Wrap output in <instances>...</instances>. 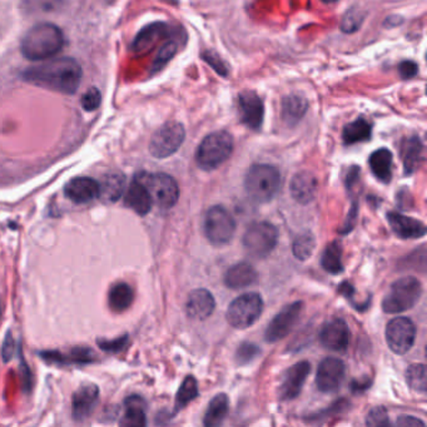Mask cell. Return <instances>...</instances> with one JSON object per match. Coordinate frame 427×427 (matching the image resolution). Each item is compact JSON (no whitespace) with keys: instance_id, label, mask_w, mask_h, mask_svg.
<instances>
[{"instance_id":"13","label":"cell","mask_w":427,"mask_h":427,"mask_svg":"<svg viewBox=\"0 0 427 427\" xmlns=\"http://www.w3.org/2000/svg\"><path fill=\"white\" fill-rule=\"evenodd\" d=\"M345 363L336 357H327L317 368L316 385L322 392H335L345 378Z\"/></svg>"},{"instance_id":"29","label":"cell","mask_w":427,"mask_h":427,"mask_svg":"<svg viewBox=\"0 0 427 427\" xmlns=\"http://www.w3.org/2000/svg\"><path fill=\"white\" fill-rule=\"evenodd\" d=\"M99 184V198L103 202L114 203L125 193V178L122 173L105 174Z\"/></svg>"},{"instance_id":"34","label":"cell","mask_w":427,"mask_h":427,"mask_svg":"<svg viewBox=\"0 0 427 427\" xmlns=\"http://www.w3.org/2000/svg\"><path fill=\"white\" fill-rule=\"evenodd\" d=\"M321 265L326 272L331 273V274H339L344 271L342 248L337 241L332 242L326 247L322 258H321Z\"/></svg>"},{"instance_id":"32","label":"cell","mask_w":427,"mask_h":427,"mask_svg":"<svg viewBox=\"0 0 427 427\" xmlns=\"http://www.w3.org/2000/svg\"><path fill=\"white\" fill-rule=\"evenodd\" d=\"M134 295L131 286L125 282H118L112 286L108 294V305L113 312H125L132 306Z\"/></svg>"},{"instance_id":"39","label":"cell","mask_w":427,"mask_h":427,"mask_svg":"<svg viewBox=\"0 0 427 427\" xmlns=\"http://www.w3.org/2000/svg\"><path fill=\"white\" fill-rule=\"evenodd\" d=\"M367 427H391L389 413L383 406L374 407L366 417Z\"/></svg>"},{"instance_id":"33","label":"cell","mask_w":427,"mask_h":427,"mask_svg":"<svg viewBox=\"0 0 427 427\" xmlns=\"http://www.w3.org/2000/svg\"><path fill=\"white\" fill-rule=\"evenodd\" d=\"M371 134H372V125H370L366 119L359 118L345 127L342 133V138L345 144L351 146L360 142H366L371 138Z\"/></svg>"},{"instance_id":"14","label":"cell","mask_w":427,"mask_h":427,"mask_svg":"<svg viewBox=\"0 0 427 427\" xmlns=\"http://www.w3.org/2000/svg\"><path fill=\"white\" fill-rule=\"evenodd\" d=\"M238 109L241 120L253 131H258L265 118V105L253 90H244L238 96Z\"/></svg>"},{"instance_id":"25","label":"cell","mask_w":427,"mask_h":427,"mask_svg":"<svg viewBox=\"0 0 427 427\" xmlns=\"http://www.w3.org/2000/svg\"><path fill=\"white\" fill-rule=\"evenodd\" d=\"M257 280V272L253 266L241 262L232 266L224 274V285L231 289H241L253 285Z\"/></svg>"},{"instance_id":"21","label":"cell","mask_w":427,"mask_h":427,"mask_svg":"<svg viewBox=\"0 0 427 427\" xmlns=\"http://www.w3.org/2000/svg\"><path fill=\"white\" fill-rule=\"evenodd\" d=\"M99 398V390L96 385L81 386V389L75 391L73 395V416L75 420L87 419L92 411L94 410Z\"/></svg>"},{"instance_id":"8","label":"cell","mask_w":427,"mask_h":427,"mask_svg":"<svg viewBox=\"0 0 427 427\" xmlns=\"http://www.w3.org/2000/svg\"><path fill=\"white\" fill-rule=\"evenodd\" d=\"M205 235L214 246L229 244L236 231V221L227 208L211 207L205 217Z\"/></svg>"},{"instance_id":"37","label":"cell","mask_w":427,"mask_h":427,"mask_svg":"<svg viewBox=\"0 0 427 427\" xmlns=\"http://www.w3.org/2000/svg\"><path fill=\"white\" fill-rule=\"evenodd\" d=\"M406 381L413 390L426 393V366L422 363L411 365L406 371Z\"/></svg>"},{"instance_id":"10","label":"cell","mask_w":427,"mask_h":427,"mask_svg":"<svg viewBox=\"0 0 427 427\" xmlns=\"http://www.w3.org/2000/svg\"><path fill=\"white\" fill-rule=\"evenodd\" d=\"M185 138L183 125L178 122H170L162 125L153 134L149 143V152L155 158H167L174 155Z\"/></svg>"},{"instance_id":"3","label":"cell","mask_w":427,"mask_h":427,"mask_svg":"<svg viewBox=\"0 0 427 427\" xmlns=\"http://www.w3.org/2000/svg\"><path fill=\"white\" fill-rule=\"evenodd\" d=\"M280 187V170L271 164L252 166L244 178V188L248 197L257 203L272 200Z\"/></svg>"},{"instance_id":"19","label":"cell","mask_w":427,"mask_h":427,"mask_svg":"<svg viewBox=\"0 0 427 427\" xmlns=\"http://www.w3.org/2000/svg\"><path fill=\"white\" fill-rule=\"evenodd\" d=\"M387 221L393 233L402 240H417L426 235V226L422 222L405 214L390 212Z\"/></svg>"},{"instance_id":"26","label":"cell","mask_w":427,"mask_h":427,"mask_svg":"<svg viewBox=\"0 0 427 427\" xmlns=\"http://www.w3.org/2000/svg\"><path fill=\"white\" fill-rule=\"evenodd\" d=\"M401 158L405 174H413L424 162V146L419 137H411L402 143Z\"/></svg>"},{"instance_id":"12","label":"cell","mask_w":427,"mask_h":427,"mask_svg":"<svg viewBox=\"0 0 427 427\" xmlns=\"http://www.w3.org/2000/svg\"><path fill=\"white\" fill-rule=\"evenodd\" d=\"M302 309V302H295L288 305L281 312H279L266 330V341L273 344V342L285 339L295 327L296 322L301 316Z\"/></svg>"},{"instance_id":"15","label":"cell","mask_w":427,"mask_h":427,"mask_svg":"<svg viewBox=\"0 0 427 427\" xmlns=\"http://www.w3.org/2000/svg\"><path fill=\"white\" fill-rule=\"evenodd\" d=\"M311 366L307 361L297 362L292 367L288 368L285 380L281 385L279 395L282 401L294 400L300 395L305 381L309 374Z\"/></svg>"},{"instance_id":"42","label":"cell","mask_w":427,"mask_h":427,"mask_svg":"<svg viewBox=\"0 0 427 427\" xmlns=\"http://www.w3.org/2000/svg\"><path fill=\"white\" fill-rule=\"evenodd\" d=\"M259 352V348H258L255 344H250V342H244L242 344L238 351L236 352V360L240 365H244V363H248L252 361Z\"/></svg>"},{"instance_id":"28","label":"cell","mask_w":427,"mask_h":427,"mask_svg":"<svg viewBox=\"0 0 427 427\" xmlns=\"http://www.w3.org/2000/svg\"><path fill=\"white\" fill-rule=\"evenodd\" d=\"M119 427H147L143 400L132 396L125 401V411L119 421Z\"/></svg>"},{"instance_id":"41","label":"cell","mask_w":427,"mask_h":427,"mask_svg":"<svg viewBox=\"0 0 427 427\" xmlns=\"http://www.w3.org/2000/svg\"><path fill=\"white\" fill-rule=\"evenodd\" d=\"M102 102V94L98 88H90L81 96V107L87 112L96 111Z\"/></svg>"},{"instance_id":"43","label":"cell","mask_w":427,"mask_h":427,"mask_svg":"<svg viewBox=\"0 0 427 427\" xmlns=\"http://www.w3.org/2000/svg\"><path fill=\"white\" fill-rule=\"evenodd\" d=\"M128 344V337L123 336L116 339H98V345L104 350L105 352H119L122 351Z\"/></svg>"},{"instance_id":"24","label":"cell","mask_w":427,"mask_h":427,"mask_svg":"<svg viewBox=\"0 0 427 427\" xmlns=\"http://www.w3.org/2000/svg\"><path fill=\"white\" fill-rule=\"evenodd\" d=\"M167 33L168 27L166 23L157 22L149 24L144 29L140 30L138 36L134 39L132 45L133 52L143 54L151 51L161 38L167 36Z\"/></svg>"},{"instance_id":"30","label":"cell","mask_w":427,"mask_h":427,"mask_svg":"<svg viewBox=\"0 0 427 427\" xmlns=\"http://www.w3.org/2000/svg\"><path fill=\"white\" fill-rule=\"evenodd\" d=\"M229 400L227 395L220 393L214 396L208 405L203 419L205 427H221L229 413Z\"/></svg>"},{"instance_id":"49","label":"cell","mask_w":427,"mask_h":427,"mask_svg":"<svg viewBox=\"0 0 427 427\" xmlns=\"http://www.w3.org/2000/svg\"><path fill=\"white\" fill-rule=\"evenodd\" d=\"M359 176H360V168L359 167H351L348 170V173H347L346 176V187L348 190H351L354 187V184L357 183Z\"/></svg>"},{"instance_id":"18","label":"cell","mask_w":427,"mask_h":427,"mask_svg":"<svg viewBox=\"0 0 427 427\" xmlns=\"http://www.w3.org/2000/svg\"><path fill=\"white\" fill-rule=\"evenodd\" d=\"M64 194L74 203H89L99 196V184L96 179L77 177L69 181L64 187Z\"/></svg>"},{"instance_id":"2","label":"cell","mask_w":427,"mask_h":427,"mask_svg":"<svg viewBox=\"0 0 427 427\" xmlns=\"http://www.w3.org/2000/svg\"><path fill=\"white\" fill-rule=\"evenodd\" d=\"M64 43V34L60 27L52 23H39L24 34L21 48L27 60L39 62L58 54Z\"/></svg>"},{"instance_id":"17","label":"cell","mask_w":427,"mask_h":427,"mask_svg":"<svg viewBox=\"0 0 427 427\" xmlns=\"http://www.w3.org/2000/svg\"><path fill=\"white\" fill-rule=\"evenodd\" d=\"M318 181L309 170H301L291 179L289 191L292 198L301 205H309L316 198Z\"/></svg>"},{"instance_id":"1","label":"cell","mask_w":427,"mask_h":427,"mask_svg":"<svg viewBox=\"0 0 427 427\" xmlns=\"http://www.w3.org/2000/svg\"><path fill=\"white\" fill-rule=\"evenodd\" d=\"M81 75L83 72L77 60L58 58L27 68L23 79L40 88L74 94L81 86Z\"/></svg>"},{"instance_id":"5","label":"cell","mask_w":427,"mask_h":427,"mask_svg":"<svg viewBox=\"0 0 427 427\" xmlns=\"http://www.w3.org/2000/svg\"><path fill=\"white\" fill-rule=\"evenodd\" d=\"M422 295V285L415 277H404L392 283L385 296L383 309L386 313H401L413 309Z\"/></svg>"},{"instance_id":"48","label":"cell","mask_w":427,"mask_h":427,"mask_svg":"<svg viewBox=\"0 0 427 427\" xmlns=\"http://www.w3.org/2000/svg\"><path fill=\"white\" fill-rule=\"evenodd\" d=\"M357 214H359V212H357V206L354 205L352 208H351V211H350L348 217H347L345 227L341 229V233H348V232H351V229H354L356 221H357Z\"/></svg>"},{"instance_id":"31","label":"cell","mask_w":427,"mask_h":427,"mask_svg":"<svg viewBox=\"0 0 427 427\" xmlns=\"http://www.w3.org/2000/svg\"><path fill=\"white\" fill-rule=\"evenodd\" d=\"M307 101L298 94L285 96L282 102V118L288 125H295L307 112Z\"/></svg>"},{"instance_id":"47","label":"cell","mask_w":427,"mask_h":427,"mask_svg":"<svg viewBox=\"0 0 427 427\" xmlns=\"http://www.w3.org/2000/svg\"><path fill=\"white\" fill-rule=\"evenodd\" d=\"M398 427H426L424 421L413 416H400L398 419Z\"/></svg>"},{"instance_id":"27","label":"cell","mask_w":427,"mask_h":427,"mask_svg":"<svg viewBox=\"0 0 427 427\" xmlns=\"http://www.w3.org/2000/svg\"><path fill=\"white\" fill-rule=\"evenodd\" d=\"M368 163L370 168L377 179H380L383 183H390L393 163V155L391 153L390 149L387 148L376 149L375 152L370 155Z\"/></svg>"},{"instance_id":"9","label":"cell","mask_w":427,"mask_h":427,"mask_svg":"<svg viewBox=\"0 0 427 427\" xmlns=\"http://www.w3.org/2000/svg\"><path fill=\"white\" fill-rule=\"evenodd\" d=\"M262 309L263 301L261 296L255 292H250L237 297L236 300L229 305L226 316L232 327L244 330L257 321L262 313Z\"/></svg>"},{"instance_id":"38","label":"cell","mask_w":427,"mask_h":427,"mask_svg":"<svg viewBox=\"0 0 427 427\" xmlns=\"http://www.w3.org/2000/svg\"><path fill=\"white\" fill-rule=\"evenodd\" d=\"M178 45L174 40H170L166 44H163L162 48L159 49L158 55L155 57V63H153V72L161 70L163 66H166L177 53Z\"/></svg>"},{"instance_id":"36","label":"cell","mask_w":427,"mask_h":427,"mask_svg":"<svg viewBox=\"0 0 427 427\" xmlns=\"http://www.w3.org/2000/svg\"><path fill=\"white\" fill-rule=\"evenodd\" d=\"M316 247L315 237L309 232L301 233L300 236L296 237L295 242L292 246L294 256L300 261H307Z\"/></svg>"},{"instance_id":"16","label":"cell","mask_w":427,"mask_h":427,"mask_svg":"<svg viewBox=\"0 0 427 427\" xmlns=\"http://www.w3.org/2000/svg\"><path fill=\"white\" fill-rule=\"evenodd\" d=\"M320 339L326 348L336 351V352H344L346 351L348 346V327L346 322L341 318H335L330 322L324 324Z\"/></svg>"},{"instance_id":"23","label":"cell","mask_w":427,"mask_h":427,"mask_svg":"<svg viewBox=\"0 0 427 427\" xmlns=\"http://www.w3.org/2000/svg\"><path fill=\"white\" fill-rule=\"evenodd\" d=\"M125 205L135 214L146 216L151 212L153 202L147 188L140 183V181L134 179L132 183L129 184L128 191L125 193Z\"/></svg>"},{"instance_id":"7","label":"cell","mask_w":427,"mask_h":427,"mask_svg":"<svg viewBox=\"0 0 427 427\" xmlns=\"http://www.w3.org/2000/svg\"><path fill=\"white\" fill-rule=\"evenodd\" d=\"M242 241L252 257L265 258L277 244L279 229L270 222H256L246 229Z\"/></svg>"},{"instance_id":"11","label":"cell","mask_w":427,"mask_h":427,"mask_svg":"<svg viewBox=\"0 0 427 427\" xmlns=\"http://www.w3.org/2000/svg\"><path fill=\"white\" fill-rule=\"evenodd\" d=\"M415 336L416 327L410 318L396 317L386 326V341L395 354H407L413 346Z\"/></svg>"},{"instance_id":"20","label":"cell","mask_w":427,"mask_h":427,"mask_svg":"<svg viewBox=\"0 0 427 427\" xmlns=\"http://www.w3.org/2000/svg\"><path fill=\"white\" fill-rule=\"evenodd\" d=\"M216 307L214 297L205 288L193 289L185 302L187 315L193 320H206L214 313Z\"/></svg>"},{"instance_id":"44","label":"cell","mask_w":427,"mask_h":427,"mask_svg":"<svg viewBox=\"0 0 427 427\" xmlns=\"http://www.w3.org/2000/svg\"><path fill=\"white\" fill-rule=\"evenodd\" d=\"M203 60L206 63H208L209 66L214 68V70L217 72V73L221 74L223 77H226L227 74H229V70H227V66H224V63L222 62L220 58H218V55L217 54H214V53L205 52L203 53Z\"/></svg>"},{"instance_id":"50","label":"cell","mask_w":427,"mask_h":427,"mask_svg":"<svg viewBox=\"0 0 427 427\" xmlns=\"http://www.w3.org/2000/svg\"><path fill=\"white\" fill-rule=\"evenodd\" d=\"M0 321H1V302H0Z\"/></svg>"},{"instance_id":"22","label":"cell","mask_w":427,"mask_h":427,"mask_svg":"<svg viewBox=\"0 0 427 427\" xmlns=\"http://www.w3.org/2000/svg\"><path fill=\"white\" fill-rule=\"evenodd\" d=\"M40 357L48 363L55 365H84L90 363L94 359V354L92 350L84 347H75L68 352L60 351H43L40 352Z\"/></svg>"},{"instance_id":"45","label":"cell","mask_w":427,"mask_h":427,"mask_svg":"<svg viewBox=\"0 0 427 427\" xmlns=\"http://www.w3.org/2000/svg\"><path fill=\"white\" fill-rule=\"evenodd\" d=\"M398 72L404 79H410L419 72V66L413 60H405L398 66Z\"/></svg>"},{"instance_id":"46","label":"cell","mask_w":427,"mask_h":427,"mask_svg":"<svg viewBox=\"0 0 427 427\" xmlns=\"http://www.w3.org/2000/svg\"><path fill=\"white\" fill-rule=\"evenodd\" d=\"M13 352H14V341H13V337L10 336V333L8 332L5 339H4V344H3V348H1L3 360L5 362L9 361L13 357Z\"/></svg>"},{"instance_id":"4","label":"cell","mask_w":427,"mask_h":427,"mask_svg":"<svg viewBox=\"0 0 427 427\" xmlns=\"http://www.w3.org/2000/svg\"><path fill=\"white\" fill-rule=\"evenodd\" d=\"M233 152V138L226 131L211 133L200 142L196 152V162L203 170L218 168Z\"/></svg>"},{"instance_id":"40","label":"cell","mask_w":427,"mask_h":427,"mask_svg":"<svg viewBox=\"0 0 427 427\" xmlns=\"http://www.w3.org/2000/svg\"><path fill=\"white\" fill-rule=\"evenodd\" d=\"M362 22H363V14L361 10L350 9L341 23V29L345 33H354L360 28Z\"/></svg>"},{"instance_id":"35","label":"cell","mask_w":427,"mask_h":427,"mask_svg":"<svg viewBox=\"0 0 427 427\" xmlns=\"http://www.w3.org/2000/svg\"><path fill=\"white\" fill-rule=\"evenodd\" d=\"M197 396H198V386H197L196 378L193 376L185 377L177 392L174 411H177V413L181 411Z\"/></svg>"},{"instance_id":"6","label":"cell","mask_w":427,"mask_h":427,"mask_svg":"<svg viewBox=\"0 0 427 427\" xmlns=\"http://www.w3.org/2000/svg\"><path fill=\"white\" fill-rule=\"evenodd\" d=\"M151 194L152 202L162 209H170L179 198L177 182L166 173H140L137 177Z\"/></svg>"}]
</instances>
